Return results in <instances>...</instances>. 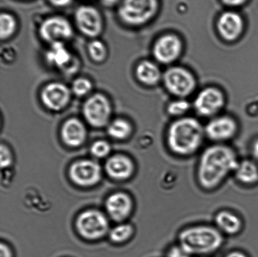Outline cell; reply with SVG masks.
Wrapping results in <instances>:
<instances>
[{
  "mask_svg": "<svg viewBox=\"0 0 258 257\" xmlns=\"http://www.w3.org/2000/svg\"><path fill=\"white\" fill-rule=\"evenodd\" d=\"M1 166L2 167H6L11 163V155L9 149L4 145L1 147Z\"/></svg>",
  "mask_w": 258,
  "mask_h": 257,
  "instance_id": "obj_31",
  "label": "cell"
},
{
  "mask_svg": "<svg viewBox=\"0 0 258 257\" xmlns=\"http://www.w3.org/2000/svg\"><path fill=\"white\" fill-rule=\"evenodd\" d=\"M239 161L236 151L228 145L216 143L206 148L197 166V178L200 186L206 191L216 190L234 174Z\"/></svg>",
  "mask_w": 258,
  "mask_h": 257,
  "instance_id": "obj_1",
  "label": "cell"
},
{
  "mask_svg": "<svg viewBox=\"0 0 258 257\" xmlns=\"http://www.w3.org/2000/svg\"><path fill=\"white\" fill-rule=\"evenodd\" d=\"M189 108V103L184 100L176 101L169 105L168 112L171 115H180L184 114Z\"/></svg>",
  "mask_w": 258,
  "mask_h": 257,
  "instance_id": "obj_29",
  "label": "cell"
},
{
  "mask_svg": "<svg viewBox=\"0 0 258 257\" xmlns=\"http://www.w3.org/2000/svg\"><path fill=\"white\" fill-rule=\"evenodd\" d=\"M133 233V226L130 225H121L110 231V236L115 242H122L128 240Z\"/></svg>",
  "mask_w": 258,
  "mask_h": 257,
  "instance_id": "obj_26",
  "label": "cell"
},
{
  "mask_svg": "<svg viewBox=\"0 0 258 257\" xmlns=\"http://www.w3.org/2000/svg\"><path fill=\"white\" fill-rule=\"evenodd\" d=\"M46 61L52 66L62 69H71L73 57L63 42H57L50 44L45 54Z\"/></svg>",
  "mask_w": 258,
  "mask_h": 257,
  "instance_id": "obj_19",
  "label": "cell"
},
{
  "mask_svg": "<svg viewBox=\"0 0 258 257\" xmlns=\"http://www.w3.org/2000/svg\"><path fill=\"white\" fill-rule=\"evenodd\" d=\"M39 35L44 41L50 44L63 40L70 39L73 35V29L65 18L54 16L44 20L39 27Z\"/></svg>",
  "mask_w": 258,
  "mask_h": 257,
  "instance_id": "obj_7",
  "label": "cell"
},
{
  "mask_svg": "<svg viewBox=\"0 0 258 257\" xmlns=\"http://www.w3.org/2000/svg\"><path fill=\"white\" fill-rule=\"evenodd\" d=\"M72 93L67 85L59 82H50L43 88L40 98L45 107L54 112L64 110L69 105Z\"/></svg>",
  "mask_w": 258,
  "mask_h": 257,
  "instance_id": "obj_10",
  "label": "cell"
},
{
  "mask_svg": "<svg viewBox=\"0 0 258 257\" xmlns=\"http://www.w3.org/2000/svg\"><path fill=\"white\" fill-rule=\"evenodd\" d=\"M236 132V122L228 117H220L212 120L205 128L206 137L217 143L231 140Z\"/></svg>",
  "mask_w": 258,
  "mask_h": 257,
  "instance_id": "obj_12",
  "label": "cell"
},
{
  "mask_svg": "<svg viewBox=\"0 0 258 257\" xmlns=\"http://www.w3.org/2000/svg\"><path fill=\"white\" fill-rule=\"evenodd\" d=\"M251 152L255 159L258 161V140L252 145Z\"/></svg>",
  "mask_w": 258,
  "mask_h": 257,
  "instance_id": "obj_37",
  "label": "cell"
},
{
  "mask_svg": "<svg viewBox=\"0 0 258 257\" xmlns=\"http://www.w3.org/2000/svg\"><path fill=\"white\" fill-rule=\"evenodd\" d=\"M61 136L67 145L78 147L84 142L87 137V129L82 121L76 118H70L62 125Z\"/></svg>",
  "mask_w": 258,
  "mask_h": 257,
  "instance_id": "obj_17",
  "label": "cell"
},
{
  "mask_svg": "<svg viewBox=\"0 0 258 257\" xmlns=\"http://www.w3.org/2000/svg\"><path fill=\"white\" fill-rule=\"evenodd\" d=\"M205 136V129L198 121L191 118H182L169 127L167 145L173 154L189 157L201 149Z\"/></svg>",
  "mask_w": 258,
  "mask_h": 257,
  "instance_id": "obj_2",
  "label": "cell"
},
{
  "mask_svg": "<svg viewBox=\"0 0 258 257\" xmlns=\"http://www.w3.org/2000/svg\"><path fill=\"white\" fill-rule=\"evenodd\" d=\"M75 19L78 29L86 36L95 38L102 34V16L95 7L91 5H82L78 7L75 12Z\"/></svg>",
  "mask_w": 258,
  "mask_h": 257,
  "instance_id": "obj_6",
  "label": "cell"
},
{
  "mask_svg": "<svg viewBox=\"0 0 258 257\" xmlns=\"http://www.w3.org/2000/svg\"><path fill=\"white\" fill-rule=\"evenodd\" d=\"M224 257H248L241 251H232L227 253Z\"/></svg>",
  "mask_w": 258,
  "mask_h": 257,
  "instance_id": "obj_36",
  "label": "cell"
},
{
  "mask_svg": "<svg viewBox=\"0 0 258 257\" xmlns=\"http://www.w3.org/2000/svg\"><path fill=\"white\" fill-rule=\"evenodd\" d=\"M0 37L7 40L14 34L17 29V20L12 14L2 13L0 16Z\"/></svg>",
  "mask_w": 258,
  "mask_h": 257,
  "instance_id": "obj_24",
  "label": "cell"
},
{
  "mask_svg": "<svg viewBox=\"0 0 258 257\" xmlns=\"http://www.w3.org/2000/svg\"><path fill=\"white\" fill-rule=\"evenodd\" d=\"M224 97L218 90L207 88L200 93L195 102V108L202 116H211L218 112L224 105Z\"/></svg>",
  "mask_w": 258,
  "mask_h": 257,
  "instance_id": "obj_14",
  "label": "cell"
},
{
  "mask_svg": "<svg viewBox=\"0 0 258 257\" xmlns=\"http://www.w3.org/2000/svg\"><path fill=\"white\" fill-rule=\"evenodd\" d=\"M247 0H221L224 5L227 6L236 7L241 6V5L246 4Z\"/></svg>",
  "mask_w": 258,
  "mask_h": 257,
  "instance_id": "obj_33",
  "label": "cell"
},
{
  "mask_svg": "<svg viewBox=\"0 0 258 257\" xmlns=\"http://www.w3.org/2000/svg\"><path fill=\"white\" fill-rule=\"evenodd\" d=\"M132 130L133 129L130 123L121 118L113 120L108 127V134L110 137L118 140L127 138L131 134Z\"/></svg>",
  "mask_w": 258,
  "mask_h": 257,
  "instance_id": "obj_23",
  "label": "cell"
},
{
  "mask_svg": "<svg viewBox=\"0 0 258 257\" xmlns=\"http://www.w3.org/2000/svg\"><path fill=\"white\" fill-rule=\"evenodd\" d=\"M257 162H258V161H257Z\"/></svg>",
  "mask_w": 258,
  "mask_h": 257,
  "instance_id": "obj_38",
  "label": "cell"
},
{
  "mask_svg": "<svg viewBox=\"0 0 258 257\" xmlns=\"http://www.w3.org/2000/svg\"><path fill=\"white\" fill-rule=\"evenodd\" d=\"M178 245L191 256H204L216 252L224 243V235L216 226H189L179 232Z\"/></svg>",
  "mask_w": 258,
  "mask_h": 257,
  "instance_id": "obj_3",
  "label": "cell"
},
{
  "mask_svg": "<svg viewBox=\"0 0 258 257\" xmlns=\"http://www.w3.org/2000/svg\"><path fill=\"white\" fill-rule=\"evenodd\" d=\"M110 150V145L103 140L97 141L93 143L91 151L95 157L102 158L107 156Z\"/></svg>",
  "mask_w": 258,
  "mask_h": 257,
  "instance_id": "obj_28",
  "label": "cell"
},
{
  "mask_svg": "<svg viewBox=\"0 0 258 257\" xmlns=\"http://www.w3.org/2000/svg\"><path fill=\"white\" fill-rule=\"evenodd\" d=\"M134 164L130 158L123 155L111 157L106 163V169L111 177L117 180H126L134 171Z\"/></svg>",
  "mask_w": 258,
  "mask_h": 257,
  "instance_id": "obj_20",
  "label": "cell"
},
{
  "mask_svg": "<svg viewBox=\"0 0 258 257\" xmlns=\"http://www.w3.org/2000/svg\"><path fill=\"white\" fill-rule=\"evenodd\" d=\"M234 175L242 185H254L258 182V163L250 159L239 160Z\"/></svg>",
  "mask_w": 258,
  "mask_h": 257,
  "instance_id": "obj_21",
  "label": "cell"
},
{
  "mask_svg": "<svg viewBox=\"0 0 258 257\" xmlns=\"http://www.w3.org/2000/svg\"><path fill=\"white\" fill-rule=\"evenodd\" d=\"M215 226L224 235L235 236L243 228V221L233 211L224 210L217 212L214 218Z\"/></svg>",
  "mask_w": 258,
  "mask_h": 257,
  "instance_id": "obj_16",
  "label": "cell"
},
{
  "mask_svg": "<svg viewBox=\"0 0 258 257\" xmlns=\"http://www.w3.org/2000/svg\"><path fill=\"white\" fill-rule=\"evenodd\" d=\"M70 176L72 180L78 185H94L100 180V165L92 160L78 161L72 166Z\"/></svg>",
  "mask_w": 258,
  "mask_h": 257,
  "instance_id": "obj_11",
  "label": "cell"
},
{
  "mask_svg": "<svg viewBox=\"0 0 258 257\" xmlns=\"http://www.w3.org/2000/svg\"><path fill=\"white\" fill-rule=\"evenodd\" d=\"M112 105L110 100L101 93L91 96L83 106V114L85 120L93 127L101 128L107 125L112 116Z\"/></svg>",
  "mask_w": 258,
  "mask_h": 257,
  "instance_id": "obj_5",
  "label": "cell"
},
{
  "mask_svg": "<svg viewBox=\"0 0 258 257\" xmlns=\"http://www.w3.org/2000/svg\"><path fill=\"white\" fill-rule=\"evenodd\" d=\"M0 251H0L1 257H12L11 251H10L7 246L4 245V244H2Z\"/></svg>",
  "mask_w": 258,
  "mask_h": 257,
  "instance_id": "obj_34",
  "label": "cell"
},
{
  "mask_svg": "<svg viewBox=\"0 0 258 257\" xmlns=\"http://www.w3.org/2000/svg\"><path fill=\"white\" fill-rule=\"evenodd\" d=\"M158 8L159 0H122L118 16L124 24L138 26L153 19Z\"/></svg>",
  "mask_w": 258,
  "mask_h": 257,
  "instance_id": "obj_4",
  "label": "cell"
},
{
  "mask_svg": "<svg viewBox=\"0 0 258 257\" xmlns=\"http://www.w3.org/2000/svg\"><path fill=\"white\" fill-rule=\"evenodd\" d=\"M106 208L113 220H124L130 215L133 202L130 197L124 193H116L110 196L106 203Z\"/></svg>",
  "mask_w": 258,
  "mask_h": 257,
  "instance_id": "obj_18",
  "label": "cell"
},
{
  "mask_svg": "<svg viewBox=\"0 0 258 257\" xmlns=\"http://www.w3.org/2000/svg\"><path fill=\"white\" fill-rule=\"evenodd\" d=\"M217 27L220 34L224 39L232 41L241 35L243 29V21L237 13L226 12L220 17Z\"/></svg>",
  "mask_w": 258,
  "mask_h": 257,
  "instance_id": "obj_15",
  "label": "cell"
},
{
  "mask_svg": "<svg viewBox=\"0 0 258 257\" xmlns=\"http://www.w3.org/2000/svg\"><path fill=\"white\" fill-rule=\"evenodd\" d=\"M167 257H191V256L178 244L169 248L167 252Z\"/></svg>",
  "mask_w": 258,
  "mask_h": 257,
  "instance_id": "obj_30",
  "label": "cell"
},
{
  "mask_svg": "<svg viewBox=\"0 0 258 257\" xmlns=\"http://www.w3.org/2000/svg\"><path fill=\"white\" fill-rule=\"evenodd\" d=\"M136 74L139 80L148 85L157 84L161 77L160 70L158 66L147 60H144L138 65Z\"/></svg>",
  "mask_w": 258,
  "mask_h": 257,
  "instance_id": "obj_22",
  "label": "cell"
},
{
  "mask_svg": "<svg viewBox=\"0 0 258 257\" xmlns=\"http://www.w3.org/2000/svg\"><path fill=\"white\" fill-rule=\"evenodd\" d=\"M164 82L172 94L180 97L188 96L196 87L193 75L180 67H173L167 70L164 75Z\"/></svg>",
  "mask_w": 258,
  "mask_h": 257,
  "instance_id": "obj_9",
  "label": "cell"
},
{
  "mask_svg": "<svg viewBox=\"0 0 258 257\" xmlns=\"http://www.w3.org/2000/svg\"><path fill=\"white\" fill-rule=\"evenodd\" d=\"M88 51L91 59L95 62H103L107 59L108 55L107 47L104 43L100 40H92L88 44Z\"/></svg>",
  "mask_w": 258,
  "mask_h": 257,
  "instance_id": "obj_25",
  "label": "cell"
},
{
  "mask_svg": "<svg viewBox=\"0 0 258 257\" xmlns=\"http://www.w3.org/2000/svg\"><path fill=\"white\" fill-rule=\"evenodd\" d=\"M53 6L56 7H66L72 4L73 0H48Z\"/></svg>",
  "mask_w": 258,
  "mask_h": 257,
  "instance_id": "obj_32",
  "label": "cell"
},
{
  "mask_svg": "<svg viewBox=\"0 0 258 257\" xmlns=\"http://www.w3.org/2000/svg\"><path fill=\"white\" fill-rule=\"evenodd\" d=\"M182 44L180 40L173 35H164L154 45V57L159 62L168 64L175 60L180 55Z\"/></svg>",
  "mask_w": 258,
  "mask_h": 257,
  "instance_id": "obj_13",
  "label": "cell"
},
{
  "mask_svg": "<svg viewBox=\"0 0 258 257\" xmlns=\"http://www.w3.org/2000/svg\"><path fill=\"white\" fill-rule=\"evenodd\" d=\"M77 228L84 237L97 239L107 233L108 223L107 218L99 211H87L78 218Z\"/></svg>",
  "mask_w": 258,
  "mask_h": 257,
  "instance_id": "obj_8",
  "label": "cell"
},
{
  "mask_svg": "<svg viewBox=\"0 0 258 257\" xmlns=\"http://www.w3.org/2000/svg\"><path fill=\"white\" fill-rule=\"evenodd\" d=\"M121 1L122 0H100L101 4L103 6L107 7L114 6V5H117L118 3L121 2Z\"/></svg>",
  "mask_w": 258,
  "mask_h": 257,
  "instance_id": "obj_35",
  "label": "cell"
},
{
  "mask_svg": "<svg viewBox=\"0 0 258 257\" xmlns=\"http://www.w3.org/2000/svg\"><path fill=\"white\" fill-rule=\"evenodd\" d=\"M92 82L85 77H78L72 84V92L78 97H83L88 95L92 91Z\"/></svg>",
  "mask_w": 258,
  "mask_h": 257,
  "instance_id": "obj_27",
  "label": "cell"
}]
</instances>
